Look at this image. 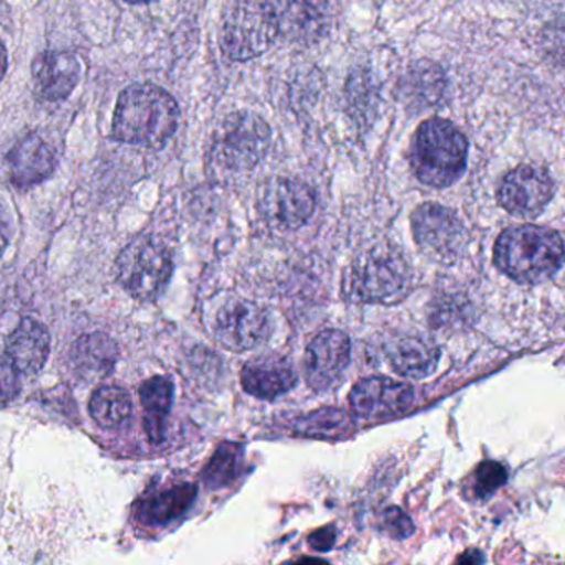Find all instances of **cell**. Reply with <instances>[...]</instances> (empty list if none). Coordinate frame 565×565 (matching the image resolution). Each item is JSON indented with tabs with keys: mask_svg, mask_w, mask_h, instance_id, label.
<instances>
[{
	"mask_svg": "<svg viewBox=\"0 0 565 565\" xmlns=\"http://www.w3.org/2000/svg\"><path fill=\"white\" fill-rule=\"evenodd\" d=\"M128 4H148V2H153V0H125Z\"/></svg>",
	"mask_w": 565,
	"mask_h": 565,
	"instance_id": "obj_33",
	"label": "cell"
},
{
	"mask_svg": "<svg viewBox=\"0 0 565 565\" xmlns=\"http://www.w3.org/2000/svg\"><path fill=\"white\" fill-rule=\"evenodd\" d=\"M72 366L85 382L104 379L114 370L118 360V347L105 333L81 337L72 349Z\"/></svg>",
	"mask_w": 565,
	"mask_h": 565,
	"instance_id": "obj_21",
	"label": "cell"
},
{
	"mask_svg": "<svg viewBox=\"0 0 565 565\" xmlns=\"http://www.w3.org/2000/svg\"><path fill=\"white\" fill-rule=\"evenodd\" d=\"M412 287V270L402 254L375 249L362 254L350 267L347 290L362 302H398Z\"/></svg>",
	"mask_w": 565,
	"mask_h": 565,
	"instance_id": "obj_6",
	"label": "cell"
},
{
	"mask_svg": "<svg viewBox=\"0 0 565 565\" xmlns=\"http://www.w3.org/2000/svg\"><path fill=\"white\" fill-rule=\"evenodd\" d=\"M495 266L519 284H542L552 279L564 260V243L548 227H508L495 241Z\"/></svg>",
	"mask_w": 565,
	"mask_h": 565,
	"instance_id": "obj_2",
	"label": "cell"
},
{
	"mask_svg": "<svg viewBox=\"0 0 565 565\" xmlns=\"http://www.w3.org/2000/svg\"><path fill=\"white\" fill-rule=\"evenodd\" d=\"M241 383L249 395L274 399L297 385V373L286 356L269 353L256 356L244 365Z\"/></svg>",
	"mask_w": 565,
	"mask_h": 565,
	"instance_id": "obj_17",
	"label": "cell"
},
{
	"mask_svg": "<svg viewBox=\"0 0 565 565\" xmlns=\"http://www.w3.org/2000/svg\"><path fill=\"white\" fill-rule=\"evenodd\" d=\"M243 462V449L237 445H223L217 448L204 469V481L210 488H223L237 478Z\"/></svg>",
	"mask_w": 565,
	"mask_h": 565,
	"instance_id": "obj_25",
	"label": "cell"
},
{
	"mask_svg": "<svg viewBox=\"0 0 565 565\" xmlns=\"http://www.w3.org/2000/svg\"><path fill=\"white\" fill-rule=\"evenodd\" d=\"M413 398L415 393L406 383L386 376H372L353 386L350 405L362 418H383L406 412L412 406Z\"/></svg>",
	"mask_w": 565,
	"mask_h": 565,
	"instance_id": "obj_14",
	"label": "cell"
},
{
	"mask_svg": "<svg viewBox=\"0 0 565 565\" xmlns=\"http://www.w3.org/2000/svg\"><path fill=\"white\" fill-rule=\"evenodd\" d=\"M131 396L127 390L120 386L105 385L100 386L92 395L90 409L92 418L102 426V428H117L131 413Z\"/></svg>",
	"mask_w": 565,
	"mask_h": 565,
	"instance_id": "obj_24",
	"label": "cell"
},
{
	"mask_svg": "<svg viewBox=\"0 0 565 565\" xmlns=\"http://www.w3.org/2000/svg\"><path fill=\"white\" fill-rule=\"evenodd\" d=\"M468 140L445 118H429L416 130L409 148L413 173L426 186L448 188L465 173Z\"/></svg>",
	"mask_w": 565,
	"mask_h": 565,
	"instance_id": "obj_3",
	"label": "cell"
},
{
	"mask_svg": "<svg viewBox=\"0 0 565 565\" xmlns=\"http://www.w3.org/2000/svg\"><path fill=\"white\" fill-rule=\"evenodd\" d=\"M269 145L266 121L249 111H239L221 124L211 145L210 161L223 173H243L263 160Z\"/></svg>",
	"mask_w": 565,
	"mask_h": 565,
	"instance_id": "obj_5",
	"label": "cell"
},
{
	"mask_svg": "<svg viewBox=\"0 0 565 565\" xmlns=\"http://www.w3.org/2000/svg\"><path fill=\"white\" fill-rule=\"evenodd\" d=\"M217 340L234 352H246L266 342L270 319L266 310L249 300H231L214 322Z\"/></svg>",
	"mask_w": 565,
	"mask_h": 565,
	"instance_id": "obj_10",
	"label": "cell"
},
{
	"mask_svg": "<svg viewBox=\"0 0 565 565\" xmlns=\"http://www.w3.org/2000/svg\"><path fill=\"white\" fill-rule=\"evenodd\" d=\"M555 183L547 171L522 164L502 178L498 201L508 213L518 217H535L554 196Z\"/></svg>",
	"mask_w": 565,
	"mask_h": 565,
	"instance_id": "obj_9",
	"label": "cell"
},
{
	"mask_svg": "<svg viewBox=\"0 0 565 565\" xmlns=\"http://www.w3.org/2000/svg\"><path fill=\"white\" fill-rule=\"evenodd\" d=\"M412 227L416 244L433 259H455L465 247V226L448 207L422 204L413 211Z\"/></svg>",
	"mask_w": 565,
	"mask_h": 565,
	"instance_id": "obj_8",
	"label": "cell"
},
{
	"mask_svg": "<svg viewBox=\"0 0 565 565\" xmlns=\"http://www.w3.org/2000/svg\"><path fill=\"white\" fill-rule=\"evenodd\" d=\"M335 529L323 527L310 535L309 544L317 548V551H329L335 544Z\"/></svg>",
	"mask_w": 565,
	"mask_h": 565,
	"instance_id": "obj_29",
	"label": "cell"
},
{
	"mask_svg": "<svg viewBox=\"0 0 565 565\" xmlns=\"http://www.w3.org/2000/svg\"><path fill=\"white\" fill-rule=\"evenodd\" d=\"M180 108L164 88L138 84L125 88L115 107L111 137L121 143L163 148L177 134Z\"/></svg>",
	"mask_w": 565,
	"mask_h": 565,
	"instance_id": "obj_1",
	"label": "cell"
},
{
	"mask_svg": "<svg viewBox=\"0 0 565 565\" xmlns=\"http://www.w3.org/2000/svg\"><path fill=\"white\" fill-rule=\"evenodd\" d=\"M350 339L340 330H323L307 347L306 379L310 388H332L350 363Z\"/></svg>",
	"mask_w": 565,
	"mask_h": 565,
	"instance_id": "obj_13",
	"label": "cell"
},
{
	"mask_svg": "<svg viewBox=\"0 0 565 565\" xmlns=\"http://www.w3.org/2000/svg\"><path fill=\"white\" fill-rule=\"evenodd\" d=\"M316 210V194L309 184L299 180L270 181L260 196V211L276 226L297 230L306 224Z\"/></svg>",
	"mask_w": 565,
	"mask_h": 565,
	"instance_id": "obj_11",
	"label": "cell"
},
{
	"mask_svg": "<svg viewBox=\"0 0 565 565\" xmlns=\"http://www.w3.org/2000/svg\"><path fill=\"white\" fill-rule=\"evenodd\" d=\"M81 61L71 52H42L32 64L35 94L52 104L67 100L74 94L81 82Z\"/></svg>",
	"mask_w": 565,
	"mask_h": 565,
	"instance_id": "obj_15",
	"label": "cell"
},
{
	"mask_svg": "<svg viewBox=\"0 0 565 565\" xmlns=\"http://www.w3.org/2000/svg\"><path fill=\"white\" fill-rule=\"evenodd\" d=\"M21 390L19 372L8 356L0 353V406L8 405L18 396Z\"/></svg>",
	"mask_w": 565,
	"mask_h": 565,
	"instance_id": "obj_27",
	"label": "cell"
},
{
	"mask_svg": "<svg viewBox=\"0 0 565 565\" xmlns=\"http://www.w3.org/2000/svg\"><path fill=\"white\" fill-rule=\"evenodd\" d=\"M382 529L393 539H406L413 534L412 519L398 508H388L382 515Z\"/></svg>",
	"mask_w": 565,
	"mask_h": 565,
	"instance_id": "obj_28",
	"label": "cell"
},
{
	"mask_svg": "<svg viewBox=\"0 0 565 565\" xmlns=\"http://www.w3.org/2000/svg\"><path fill=\"white\" fill-rule=\"evenodd\" d=\"M505 481H508V471L501 462L484 461L476 469L472 492L476 498L484 499L504 486Z\"/></svg>",
	"mask_w": 565,
	"mask_h": 565,
	"instance_id": "obj_26",
	"label": "cell"
},
{
	"mask_svg": "<svg viewBox=\"0 0 565 565\" xmlns=\"http://www.w3.org/2000/svg\"><path fill=\"white\" fill-rule=\"evenodd\" d=\"M174 386L167 376H153L140 388V402L145 409V425L151 441L163 439L164 422L173 405Z\"/></svg>",
	"mask_w": 565,
	"mask_h": 565,
	"instance_id": "obj_23",
	"label": "cell"
},
{
	"mask_svg": "<svg viewBox=\"0 0 565 565\" xmlns=\"http://www.w3.org/2000/svg\"><path fill=\"white\" fill-rule=\"evenodd\" d=\"M276 18L279 35L297 44H316L330 22L329 0H266Z\"/></svg>",
	"mask_w": 565,
	"mask_h": 565,
	"instance_id": "obj_12",
	"label": "cell"
},
{
	"mask_svg": "<svg viewBox=\"0 0 565 565\" xmlns=\"http://www.w3.org/2000/svg\"><path fill=\"white\" fill-rule=\"evenodd\" d=\"M196 492V486L190 482L147 492L135 508L138 522L145 525L168 524L193 504Z\"/></svg>",
	"mask_w": 565,
	"mask_h": 565,
	"instance_id": "obj_20",
	"label": "cell"
},
{
	"mask_svg": "<svg viewBox=\"0 0 565 565\" xmlns=\"http://www.w3.org/2000/svg\"><path fill=\"white\" fill-rule=\"evenodd\" d=\"M484 561V557H482L481 554H479L478 551L472 552V555H461V557L458 558V562H482Z\"/></svg>",
	"mask_w": 565,
	"mask_h": 565,
	"instance_id": "obj_32",
	"label": "cell"
},
{
	"mask_svg": "<svg viewBox=\"0 0 565 565\" xmlns=\"http://www.w3.org/2000/svg\"><path fill=\"white\" fill-rule=\"evenodd\" d=\"M173 273L168 247L154 236L131 241L118 257L117 276L128 294L141 300L160 296Z\"/></svg>",
	"mask_w": 565,
	"mask_h": 565,
	"instance_id": "obj_7",
	"label": "cell"
},
{
	"mask_svg": "<svg viewBox=\"0 0 565 565\" xmlns=\"http://www.w3.org/2000/svg\"><path fill=\"white\" fill-rule=\"evenodd\" d=\"M9 55L4 42H0V82L4 81L6 72H8Z\"/></svg>",
	"mask_w": 565,
	"mask_h": 565,
	"instance_id": "obj_31",
	"label": "cell"
},
{
	"mask_svg": "<svg viewBox=\"0 0 565 565\" xmlns=\"http://www.w3.org/2000/svg\"><path fill=\"white\" fill-rule=\"evenodd\" d=\"M55 154L51 145L38 134L22 137L6 157L9 180L21 190L41 184L55 170Z\"/></svg>",
	"mask_w": 565,
	"mask_h": 565,
	"instance_id": "obj_16",
	"label": "cell"
},
{
	"mask_svg": "<svg viewBox=\"0 0 565 565\" xmlns=\"http://www.w3.org/2000/svg\"><path fill=\"white\" fill-rule=\"evenodd\" d=\"M279 38L276 18L266 0H233L221 22L220 44L234 62L266 54Z\"/></svg>",
	"mask_w": 565,
	"mask_h": 565,
	"instance_id": "obj_4",
	"label": "cell"
},
{
	"mask_svg": "<svg viewBox=\"0 0 565 565\" xmlns=\"http://www.w3.org/2000/svg\"><path fill=\"white\" fill-rule=\"evenodd\" d=\"M386 359L399 376L419 380L435 372L439 349L426 337H398L386 345Z\"/></svg>",
	"mask_w": 565,
	"mask_h": 565,
	"instance_id": "obj_19",
	"label": "cell"
},
{
	"mask_svg": "<svg viewBox=\"0 0 565 565\" xmlns=\"http://www.w3.org/2000/svg\"><path fill=\"white\" fill-rule=\"evenodd\" d=\"M12 237V220L11 214L8 213L2 204H0V256L8 249L9 243Z\"/></svg>",
	"mask_w": 565,
	"mask_h": 565,
	"instance_id": "obj_30",
	"label": "cell"
},
{
	"mask_svg": "<svg viewBox=\"0 0 565 565\" xmlns=\"http://www.w3.org/2000/svg\"><path fill=\"white\" fill-rule=\"evenodd\" d=\"M399 87H402L405 105L419 111L426 110V108L435 107L445 95V72L433 62H416L406 72Z\"/></svg>",
	"mask_w": 565,
	"mask_h": 565,
	"instance_id": "obj_22",
	"label": "cell"
},
{
	"mask_svg": "<svg viewBox=\"0 0 565 565\" xmlns=\"http://www.w3.org/2000/svg\"><path fill=\"white\" fill-rule=\"evenodd\" d=\"M51 355V335L42 323L22 320L11 333L6 345V356L11 360L19 375H38Z\"/></svg>",
	"mask_w": 565,
	"mask_h": 565,
	"instance_id": "obj_18",
	"label": "cell"
}]
</instances>
